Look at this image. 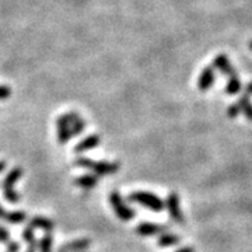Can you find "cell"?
<instances>
[{
	"label": "cell",
	"mask_w": 252,
	"mask_h": 252,
	"mask_svg": "<svg viewBox=\"0 0 252 252\" xmlns=\"http://www.w3.org/2000/svg\"><path fill=\"white\" fill-rule=\"evenodd\" d=\"M240 90H241V80L238 79V76L228 79L227 86H225V93L230 95H234V94H238Z\"/></svg>",
	"instance_id": "cell-18"
},
{
	"label": "cell",
	"mask_w": 252,
	"mask_h": 252,
	"mask_svg": "<svg viewBox=\"0 0 252 252\" xmlns=\"http://www.w3.org/2000/svg\"><path fill=\"white\" fill-rule=\"evenodd\" d=\"M67 114L70 118V133H72V137H76L86 129V121L76 111H70Z\"/></svg>",
	"instance_id": "cell-12"
},
{
	"label": "cell",
	"mask_w": 252,
	"mask_h": 252,
	"mask_svg": "<svg viewBox=\"0 0 252 252\" xmlns=\"http://www.w3.org/2000/svg\"><path fill=\"white\" fill-rule=\"evenodd\" d=\"M74 164L77 167L90 170L95 175H111V174H115L119 170V167H121L119 162L94 161V160H90L87 157H79V158H76Z\"/></svg>",
	"instance_id": "cell-1"
},
{
	"label": "cell",
	"mask_w": 252,
	"mask_h": 252,
	"mask_svg": "<svg viewBox=\"0 0 252 252\" xmlns=\"http://www.w3.org/2000/svg\"><path fill=\"white\" fill-rule=\"evenodd\" d=\"M30 225H31L32 228H41V230H44L46 233H51V231L54 230L55 223L52 220L46 219V217L35 216L30 220Z\"/></svg>",
	"instance_id": "cell-13"
},
{
	"label": "cell",
	"mask_w": 252,
	"mask_h": 252,
	"mask_svg": "<svg viewBox=\"0 0 252 252\" xmlns=\"http://www.w3.org/2000/svg\"><path fill=\"white\" fill-rule=\"evenodd\" d=\"M241 114V108H240V105H238V102H235L233 105H230L228 109H227V115L230 118H235L238 117Z\"/></svg>",
	"instance_id": "cell-21"
},
{
	"label": "cell",
	"mask_w": 252,
	"mask_h": 252,
	"mask_svg": "<svg viewBox=\"0 0 252 252\" xmlns=\"http://www.w3.org/2000/svg\"><path fill=\"white\" fill-rule=\"evenodd\" d=\"M129 202L132 203H137V205H142V206L147 207L153 212H162V209L165 207V203L164 200L160 199L157 195L154 193H150V192H143V190H136V192H132L129 195Z\"/></svg>",
	"instance_id": "cell-2"
},
{
	"label": "cell",
	"mask_w": 252,
	"mask_h": 252,
	"mask_svg": "<svg viewBox=\"0 0 252 252\" xmlns=\"http://www.w3.org/2000/svg\"><path fill=\"white\" fill-rule=\"evenodd\" d=\"M168 230L167 225L157 224V223H150V221H143L136 227V233L142 237H153V235L162 234Z\"/></svg>",
	"instance_id": "cell-7"
},
{
	"label": "cell",
	"mask_w": 252,
	"mask_h": 252,
	"mask_svg": "<svg viewBox=\"0 0 252 252\" xmlns=\"http://www.w3.org/2000/svg\"><path fill=\"white\" fill-rule=\"evenodd\" d=\"M0 243H4L6 245L10 243V233L3 225H0Z\"/></svg>",
	"instance_id": "cell-22"
},
{
	"label": "cell",
	"mask_w": 252,
	"mask_h": 252,
	"mask_svg": "<svg viewBox=\"0 0 252 252\" xmlns=\"http://www.w3.org/2000/svg\"><path fill=\"white\" fill-rule=\"evenodd\" d=\"M26 219H27V215H26L24 212L16 210V212H9V213H7L6 221H9L11 224H20V223H23Z\"/></svg>",
	"instance_id": "cell-19"
},
{
	"label": "cell",
	"mask_w": 252,
	"mask_h": 252,
	"mask_svg": "<svg viewBox=\"0 0 252 252\" xmlns=\"http://www.w3.org/2000/svg\"><path fill=\"white\" fill-rule=\"evenodd\" d=\"M250 48H251V49H252V41H251V42H250Z\"/></svg>",
	"instance_id": "cell-29"
},
{
	"label": "cell",
	"mask_w": 252,
	"mask_h": 252,
	"mask_svg": "<svg viewBox=\"0 0 252 252\" xmlns=\"http://www.w3.org/2000/svg\"><path fill=\"white\" fill-rule=\"evenodd\" d=\"M213 67H216L217 70H220L223 74H225L228 79L237 76L233 64H231V62L227 59L225 55H217L216 58H215V61H213Z\"/></svg>",
	"instance_id": "cell-8"
},
{
	"label": "cell",
	"mask_w": 252,
	"mask_h": 252,
	"mask_svg": "<svg viewBox=\"0 0 252 252\" xmlns=\"http://www.w3.org/2000/svg\"><path fill=\"white\" fill-rule=\"evenodd\" d=\"M165 207H167V210L170 213V217H171L175 223H178V224H184L185 223V217L182 215V210H181L180 206V196L175 192H171L167 196Z\"/></svg>",
	"instance_id": "cell-5"
},
{
	"label": "cell",
	"mask_w": 252,
	"mask_h": 252,
	"mask_svg": "<svg viewBox=\"0 0 252 252\" xmlns=\"http://www.w3.org/2000/svg\"><path fill=\"white\" fill-rule=\"evenodd\" d=\"M175 252H195V250L192 247H182V248H180L178 251Z\"/></svg>",
	"instance_id": "cell-26"
},
{
	"label": "cell",
	"mask_w": 252,
	"mask_h": 252,
	"mask_svg": "<svg viewBox=\"0 0 252 252\" xmlns=\"http://www.w3.org/2000/svg\"><path fill=\"white\" fill-rule=\"evenodd\" d=\"M181 238L177 234H172V233H162L160 237H158V240H157V244H158V247H161V248H168V247H172V245H177V244H180Z\"/></svg>",
	"instance_id": "cell-15"
},
{
	"label": "cell",
	"mask_w": 252,
	"mask_h": 252,
	"mask_svg": "<svg viewBox=\"0 0 252 252\" xmlns=\"http://www.w3.org/2000/svg\"><path fill=\"white\" fill-rule=\"evenodd\" d=\"M56 127H58V142L61 144L67 143L72 139L70 133V118L69 114L61 115L56 121Z\"/></svg>",
	"instance_id": "cell-6"
},
{
	"label": "cell",
	"mask_w": 252,
	"mask_h": 252,
	"mask_svg": "<svg viewBox=\"0 0 252 252\" xmlns=\"http://www.w3.org/2000/svg\"><path fill=\"white\" fill-rule=\"evenodd\" d=\"M7 250H9V252H18L20 251V244L14 243V241H10L7 244Z\"/></svg>",
	"instance_id": "cell-24"
},
{
	"label": "cell",
	"mask_w": 252,
	"mask_h": 252,
	"mask_svg": "<svg viewBox=\"0 0 252 252\" xmlns=\"http://www.w3.org/2000/svg\"><path fill=\"white\" fill-rule=\"evenodd\" d=\"M7 213H9V212H6L3 207L0 206V220H6V219H7Z\"/></svg>",
	"instance_id": "cell-25"
},
{
	"label": "cell",
	"mask_w": 252,
	"mask_h": 252,
	"mask_svg": "<svg viewBox=\"0 0 252 252\" xmlns=\"http://www.w3.org/2000/svg\"><path fill=\"white\" fill-rule=\"evenodd\" d=\"M91 245L90 238H81L62 245L58 252H84Z\"/></svg>",
	"instance_id": "cell-11"
},
{
	"label": "cell",
	"mask_w": 252,
	"mask_h": 252,
	"mask_svg": "<svg viewBox=\"0 0 252 252\" xmlns=\"http://www.w3.org/2000/svg\"><path fill=\"white\" fill-rule=\"evenodd\" d=\"M38 247H39V252L54 251V237H52V234H51V233H46V234L42 237V240L39 241Z\"/></svg>",
	"instance_id": "cell-17"
},
{
	"label": "cell",
	"mask_w": 252,
	"mask_h": 252,
	"mask_svg": "<svg viewBox=\"0 0 252 252\" xmlns=\"http://www.w3.org/2000/svg\"><path fill=\"white\" fill-rule=\"evenodd\" d=\"M101 142V137L97 133H93V135L87 136L86 139H83L80 143H77V146L74 147V152L77 154L84 153V152H89V150H93L95 149L97 146Z\"/></svg>",
	"instance_id": "cell-10"
},
{
	"label": "cell",
	"mask_w": 252,
	"mask_h": 252,
	"mask_svg": "<svg viewBox=\"0 0 252 252\" xmlns=\"http://www.w3.org/2000/svg\"><path fill=\"white\" fill-rule=\"evenodd\" d=\"M4 170H6V162L0 161V174L4 171Z\"/></svg>",
	"instance_id": "cell-27"
},
{
	"label": "cell",
	"mask_w": 252,
	"mask_h": 252,
	"mask_svg": "<svg viewBox=\"0 0 252 252\" xmlns=\"http://www.w3.org/2000/svg\"><path fill=\"white\" fill-rule=\"evenodd\" d=\"M109 202H111V206L114 209L115 215L118 219H121L122 221H129V220H133L136 216V212L130 206H127L125 203L124 198L121 196V193L118 190L111 192L109 195Z\"/></svg>",
	"instance_id": "cell-4"
},
{
	"label": "cell",
	"mask_w": 252,
	"mask_h": 252,
	"mask_svg": "<svg viewBox=\"0 0 252 252\" xmlns=\"http://www.w3.org/2000/svg\"><path fill=\"white\" fill-rule=\"evenodd\" d=\"M238 105L241 108V114H244L250 121H252V102L250 101V97L243 95L241 98L238 99Z\"/></svg>",
	"instance_id": "cell-16"
},
{
	"label": "cell",
	"mask_w": 252,
	"mask_h": 252,
	"mask_svg": "<svg viewBox=\"0 0 252 252\" xmlns=\"http://www.w3.org/2000/svg\"><path fill=\"white\" fill-rule=\"evenodd\" d=\"M215 83V70L213 66H207L203 69V72L200 73L198 80V89L200 91H207Z\"/></svg>",
	"instance_id": "cell-9"
},
{
	"label": "cell",
	"mask_w": 252,
	"mask_h": 252,
	"mask_svg": "<svg viewBox=\"0 0 252 252\" xmlns=\"http://www.w3.org/2000/svg\"><path fill=\"white\" fill-rule=\"evenodd\" d=\"M23 177V168L14 167L3 180V196L9 200L10 203H17L20 200V195L17 190H14V184Z\"/></svg>",
	"instance_id": "cell-3"
},
{
	"label": "cell",
	"mask_w": 252,
	"mask_h": 252,
	"mask_svg": "<svg viewBox=\"0 0 252 252\" xmlns=\"http://www.w3.org/2000/svg\"><path fill=\"white\" fill-rule=\"evenodd\" d=\"M74 184L83 189H91L94 188V187H97V184H98V177H97L95 174H86V175L77 177V178L74 180Z\"/></svg>",
	"instance_id": "cell-14"
},
{
	"label": "cell",
	"mask_w": 252,
	"mask_h": 252,
	"mask_svg": "<svg viewBox=\"0 0 252 252\" xmlns=\"http://www.w3.org/2000/svg\"><path fill=\"white\" fill-rule=\"evenodd\" d=\"M247 91L252 94V83H248V86H247Z\"/></svg>",
	"instance_id": "cell-28"
},
{
	"label": "cell",
	"mask_w": 252,
	"mask_h": 252,
	"mask_svg": "<svg viewBox=\"0 0 252 252\" xmlns=\"http://www.w3.org/2000/svg\"><path fill=\"white\" fill-rule=\"evenodd\" d=\"M23 240H24L28 245H31V244H36L35 235H34V228H32L31 225H28V227L24 228V231H23Z\"/></svg>",
	"instance_id": "cell-20"
},
{
	"label": "cell",
	"mask_w": 252,
	"mask_h": 252,
	"mask_svg": "<svg viewBox=\"0 0 252 252\" xmlns=\"http://www.w3.org/2000/svg\"><path fill=\"white\" fill-rule=\"evenodd\" d=\"M11 95V90L9 86H0V99L9 98Z\"/></svg>",
	"instance_id": "cell-23"
}]
</instances>
